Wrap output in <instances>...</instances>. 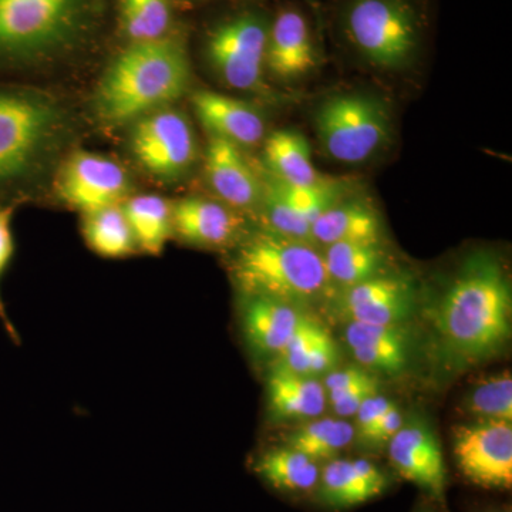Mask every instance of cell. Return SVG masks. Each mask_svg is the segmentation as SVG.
<instances>
[{
	"mask_svg": "<svg viewBox=\"0 0 512 512\" xmlns=\"http://www.w3.org/2000/svg\"><path fill=\"white\" fill-rule=\"evenodd\" d=\"M345 338L357 362L367 369L399 373L407 365L409 342L402 325L350 322Z\"/></svg>",
	"mask_w": 512,
	"mask_h": 512,
	"instance_id": "ffe728a7",
	"label": "cell"
},
{
	"mask_svg": "<svg viewBox=\"0 0 512 512\" xmlns=\"http://www.w3.org/2000/svg\"><path fill=\"white\" fill-rule=\"evenodd\" d=\"M383 224L379 212L370 202L343 198L312 227L313 242L323 247L340 242H382Z\"/></svg>",
	"mask_w": 512,
	"mask_h": 512,
	"instance_id": "44dd1931",
	"label": "cell"
},
{
	"mask_svg": "<svg viewBox=\"0 0 512 512\" xmlns=\"http://www.w3.org/2000/svg\"><path fill=\"white\" fill-rule=\"evenodd\" d=\"M123 211L137 249L148 255L163 254L165 245L174 235L170 202L158 195H136L126 201Z\"/></svg>",
	"mask_w": 512,
	"mask_h": 512,
	"instance_id": "484cf974",
	"label": "cell"
},
{
	"mask_svg": "<svg viewBox=\"0 0 512 512\" xmlns=\"http://www.w3.org/2000/svg\"><path fill=\"white\" fill-rule=\"evenodd\" d=\"M379 393V382L376 377L367 376L350 386L349 389L343 390L333 396H328V402L333 412L339 417L355 416L359 407L366 402L369 397Z\"/></svg>",
	"mask_w": 512,
	"mask_h": 512,
	"instance_id": "836d02e7",
	"label": "cell"
},
{
	"mask_svg": "<svg viewBox=\"0 0 512 512\" xmlns=\"http://www.w3.org/2000/svg\"><path fill=\"white\" fill-rule=\"evenodd\" d=\"M355 437V427L345 420L318 419L296 427L286 439V447L311 460H333Z\"/></svg>",
	"mask_w": 512,
	"mask_h": 512,
	"instance_id": "f1b7e54d",
	"label": "cell"
},
{
	"mask_svg": "<svg viewBox=\"0 0 512 512\" xmlns=\"http://www.w3.org/2000/svg\"><path fill=\"white\" fill-rule=\"evenodd\" d=\"M511 282L488 252L468 256L437 306L436 330L448 356L477 363L497 355L511 338Z\"/></svg>",
	"mask_w": 512,
	"mask_h": 512,
	"instance_id": "3957f363",
	"label": "cell"
},
{
	"mask_svg": "<svg viewBox=\"0 0 512 512\" xmlns=\"http://www.w3.org/2000/svg\"><path fill=\"white\" fill-rule=\"evenodd\" d=\"M15 211V204H0V282H2L3 275H5L6 269L12 262L13 254H15V237H13L12 228ZM0 320H2L10 338L18 340L15 326L10 322L8 313H6L2 293H0Z\"/></svg>",
	"mask_w": 512,
	"mask_h": 512,
	"instance_id": "d6a6232c",
	"label": "cell"
},
{
	"mask_svg": "<svg viewBox=\"0 0 512 512\" xmlns=\"http://www.w3.org/2000/svg\"><path fill=\"white\" fill-rule=\"evenodd\" d=\"M83 237L89 248L103 258H126L137 249L133 231L120 205L84 214Z\"/></svg>",
	"mask_w": 512,
	"mask_h": 512,
	"instance_id": "83f0119b",
	"label": "cell"
},
{
	"mask_svg": "<svg viewBox=\"0 0 512 512\" xmlns=\"http://www.w3.org/2000/svg\"><path fill=\"white\" fill-rule=\"evenodd\" d=\"M316 136L326 154L343 164H363L382 153L393 137L389 104L367 93H340L313 114Z\"/></svg>",
	"mask_w": 512,
	"mask_h": 512,
	"instance_id": "52a82bcc",
	"label": "cell"
},
{
	"mask_svg": "<svg viewBox=\"0 0 512 512\" xmlns=\"http://www.w3.org/2000/svg\"><path fill=\"white\" fill-rule=\"evenodd\" d=\"M204 171L207 183L222 204L235 211L259 210L262 180L259 171L242 153V148L211 137L205 148Z\"/></svg>",
	"mask_w": 512,
	"mask_h": 512,
	"instance_id": "9a60e30c",
	"label": "cell"
},
{
	"mask_svg": "<svg viewBox=\"0 0 512 512\" xmlns=\"http://www.w3.org/2000/svg\"><path fill=\"white\" fill-rule=\"evenodd\" d=\"M262 173L268 178L269 183L274 185L275 190L281 194L286 204L296 214L301 215L303 220L308 221L312 227L320 215L325 214L333 205L346 198V192H348L346 181L336 180V178L323 177L319 183L308 185V187H295V185L284 184L276 180L271 174L266 173L264 168H262Z\"/></svg>",
	"mask_w": 512,
	"mask_h": 512,
	"instance_id": "f546056e",
	"label": "cell"
},
{
	"mask_svg": "<svg viewBox=\"0 0 512 512\" xmlns=\"http://www.w3.org/2000/svg\"><path fill=\"white\" fill-rule=\"evenodd\" d=\"M77 136L69 104L37 87L0 80V204L37 194Z\"/></svg>",
	"mask_w": 512,
	"mask_h": 512,
	"instance_id": "7a4b0ae2",
	"label": "cell"
},
{
	"mask_svg": "<svg viewBox=\"0 0 512 512\" xmlns=\"http://www.w3.org/2000/svg\"><path fill=\"white\" fill-rule=\"evenodd\" d=\"M53 181L60 200L83 215L119 205L131 188L123 165L87 151L64 158Z\"/></svg>",
	"mask_w": 512,
	"mask_h": 512,
	"instance_id": "30bf717a",
	"label": "cell"
},
{
	"mask_svg": "<svg viewBox=\"0 0 512 512\" xmlns=\"http://www.w3.org/2000/svg\"><path fill=\"white\" fill-rule=\"evenodd\" d=\"M173 232L187 244L224 248L238 238L242 220L221 201L201 197L181 198L171 204Z\"/></svg>",
	"mask_w": 512,
	"mask_h": 512,
	"instance_id": "e0dca14e",
	"label": "cell"
},
{
	"mask_svg": "<svg viewBox=\"0 0 512 512\" xmlns=\"http://www.w3.org/2000/svg\"><path fill=\"white\" fill-rule=\"evenodd\" d=\"M318 43L305 13L286 6L271 16L265 72L281 82H295L319 67Z\"/></svg>",
	"mask_w": 512,
	"mask_h": 512,
	"instance_id": "7c38bea8",
	"label": "cell"
},
{
	"mask_svg": "<svg viewBox=\"0 0 512 512\" xmlns=\"http://www.w3.org/2000/svg\"><path fill=\"white\" fill-rule=\"evenodd\" d=\"M464 409L474 420L512 423V377L510 372L483 380L468 393Z\"/></svg>",
	"mask_w": 512,
	"mask_h": 512,
	"instance_id": "4dcf8cb0",
	"label": "cell"
},
{
	"mask_svg": "<svg viewBox=\"0 0 512 512\" xmlns=\"http://www.w3.org/2000/svg\"><path fill=\"white\" fill-rule=\"evenodd\" d=\"M504 512H510V511H504Z\"/></svg>",
	"mask_w": 512,
	"mask_h": 512,
	"instance_id": "f35d334b",
	"label": "cell"
},
{
	"mask_svg": "<svg viewBox=\"0 0 512 512\" xmlns=\"http://www.w3.org/2000/svg\"><path fill=\"white\" fill-rule=\"evenodd\" d=\"M130 151L141 168L165 181L185 177L198 160L194 128L185 114L173 107L134 121Z\"/></svg>",
	"mask_w": 512,
	"mask_h": 512,
	"instance_id": "9c48e42d",
	"label": "cell"
},
{
	"mask_svg": "<svg viewBox=\"0 0 512 512\" xmlns=\"http://www.w3.org/2000/svg\"><path fill=\"white\" fill-rule=\"evenodd\" d=\"M416 308V285L409 276L384 274L342 291L340 309L350 322L402 325Z\"/></svg>",
	"mask_w": 512,
	"mask_h": 512,
	"instance_id": "5bb4252c",
	"label": "cell"
},
{
	"mask_svg": "<svg viewBox=\"0 0 512 512\" xmlns=\"http://www.w3.org/2000/svg\"><path fill=\"white\" fill-rule=\"evenodd\" d=\"M367 376H369V373L363 367L352 366L342 370H332L326 377L325 384H323L326 396L343 392V390L349 389L350 386Z\"/></svg>",
	"mask_w": 512,
	"mask_h": 512,
	"instance_id": "8d00e7d4",
	"label": "cell"
},
{
	"mask_svg": "<svg viewBox=\"0 0 512 512\" xmlns=\"http://www.w3.org/2000/svg\"><path fill=\"white\" fill-rule=\"evenodd\" d=\"M403 423L402 412H400L399 407L394 406L389 413L384 414L383 419L376 426H373L359 439L370 448L384 446V444H389V441L393 439L394 434L400 430Z\"/></svg>",
	"mask_w": 512,
	"mask_h": 512,
	"instance_id": "d590c367",
	"label": "cell"
},
{
	"mask_svg": "<svg viewBox=\"0 0 512 512\" xmlns=\"http://www.w3.org/2000/svg\"><path fill=\"white\" fill-rule=\"evenodd\" d=\"M305 316L301 308L291 303L265 296H245L242 330L255 353L278 357Z\"/></svg>",
	"mask_w": 512,
	"mask_h": 512,
	"instance_id": "ac0fdd59",
	"label": "cell"
},
{
	"mask_svg": "<svg viewBox=\"0 0 512 512\" xmlns=\"http://www.w3.org/2000/svg\"><path fill=\"white\" fill-rule=\"evenodd\" d=\"M191 76L184 28L154 42L124 43L97 84L94 113L104 126L134 123L181 99Z\"/></svg>",
	"mask_w": 512,
	"mask_h": 512,
	"instance_id": "277c9868",
	"label": "cell"
},
{
	"mask_svg": "<svg viewBox=\"0 0 512 512\" xmlns=\"http://www.w3.org/2000/svg\"><path fill=\"white\" fill-rule=\"evenodd\" d=\"M111 19V0H0V80L90 59Z\"/></svg>",
	"mask_w": 512,
	"mask_h": 512,
	"instance_id": "6da1fadb",
	"label": "cell"
},
{
	"mask_svg": "<svg viewBox=\"0 0 512 512\" xmlns=\"http://www.w3.org/2000/svg\"><path fill=\"white\" fill-rule=\"evenodd\" d=\"M191 104L195 116L211 137L222 138L239 148L264 143L265 117L254 104L211 90L192 93Z\"/></svg>",
	"mask_w": 512,
	"mask_h": 512,
	"instance_id": "2e32d148",
	"label": "cell"
},
{
	"mask_svg": "<svg viewBox=\"0 0 512 512\" xmlns=\"http://www.w3.org/2000/svg\"><path fill=\"white\" fill-rule=\"evenodd\" d=\"M197 2H212V0H197Z\"/></svg>",
	"mask_w": 512,
	"mask_h": 512,
	"instance_id": "74e56055",
	"label": "cell"
},
{
	"mask_svg": "<svg viewBox=\"0 0 512 512\" xmlns=\"http://www.w3.org/2000/svg\"><path fill=\"white\" fill-rule=\"evenodd\" d=\"M323 255L330 284L342 291L376 276L389 274V255L382 242H340Z\"/></svg>",
	"mask_w": 512,
	"mask_h": 512,
	"instance_id": "d4e9b609",
	"label": "cell"
},
{
	"mask_svg": "<svg viewBox=\"0 0 512 512\" xmlns=\"http://www.w3.org/2000/svg\"><path fill=\"white\" fill-rule=\"evenodd\" d=\"M271 16L255 5L225 13L204 29L202 55L225 86L261 94L265 86V53Z\"/></svg>",
	"mask_w": 512,
	"mask_h": 512,
	"instance_id": "ba28073f",
	"label": "cell"
},
{
	"mask_svg": "<svg viewBox=\"0 0 512 512\" xmlns=\"http://www.w3.org/2000/svg\"><path fill=\"white\" fill-rule=\"evenodd\" d=\"M454 454L471 483L510 490L512 485V423L474 420L457 427Z\"/></svg>",
	"mask_w": 512,
	"mask_h": 512,
	"instance_id": "8fae6325",
	"label": "cell"
},
{
	"mask_svg": "<svg viewBox=\"0 0 512 512\" xmlns=\"http://www.w3.org/2000/svg\"><path fill=\"white\" fill-rule=\"evenodd\" d=\"M394 406H396V404L390 402L387 397L380 396L379 393L369 397L355 414V434H357V437H362L363 434H366L373 426H376V424L383 419L384 414L389 413Z\"/></svg>",
	"mask_w": 512,
	"mask_h": 512,
	"instance_id": "e575fe53",
	"label": "cell"
},
{
	"mask_svg": "<svg viewBox=\"0 0 512 512\" xmlns=\"http://www.w3.org/2000/svg\"><path fill=\"white\" fill-rule=\"evenodd\" d=\"M319 498L332 508H350L379 497L387 480L372 461L330 460L320 473Z\"/></svg>",
	"mask_w": 512,
	"mask_h": 512,
	"instance_id": "d6986e66",
	"label": "cell"
},
{
	"mask_svg": "<svg viewBox=\"0 0 512 512\" xmlns=\"http://www.w3.org/2000/svg\"><path fill=\"white\" fill-rule=\"evenodd\" d=\"M232 275L245 296H265L298 308L332 289L323 255L312 244L266 229L239 247Z\"/></svg>",
	"mask_w": 512,
	"mask_h": 512,
	"instance_id": "5b68a950",
	"label": "cell"
},
{
	"mask_svg": "<svg viewBox=\"0 0 512 512\" xmlns=\"http://www.w3.org/2000/svg\"><path fill=\"white\" fill-rule=\"evenodd\" d=\"M338 22L350 49L383 72L412 66L423 46L424 18L416 0H343Z\"/></svg>",
	"mask_w": 512,
	"mask_h": 512,
	"instance_id": "8992f818",
	"label": "cell"
},
{
	"mask_svg": "<svg viewBox=\"0 0 512 512\" xmlns=\"http://www.w3.org/2000/svg\"><path fill=\"white\" fill-rule=\"evenodd\" d=\"M266 484L286 493H302L318 485V463L291 447L272 448L259 456L254 466Z\"/></svg>",
	"mask_w": 512,
	"mask_h": 512,
	"instance_id": "4316f807",
	"label": "cell"
},
{
	"mask_svg": "<svg viewBox=\"0 0 512 512\" xmlns=\"http://www.w3.org/2000/svg\"><path fill=\"white\" fill-rule=\"evenodd\" d=\"M264 170L276 180L295 187L319 183L308 138L296 130H278L264 140Z\"/></svg>",
	"mask_w": 512,
	"mask_h": 512,
	"instance_id": "cb8c5ba5",
	"label": "cell"
},
{
	"mask_svg": "<svg viewBox=\"0 0 512 512\" xmlns=\"http://www.w3.org/2000/svg\"><path fill=\"white\" fill-rule=\"evenodd\" d=\"M124 43L154 42L183 29L177 0H111Z\"/></svg>",
	"mask_w": 512,
	"mask_h": 512,
	"instance_id": "7402d4cb",
	"label": "cell"
},
{
	"mask_svg": "<svg viewBox=\"0 0 512 512\" xmlns=\"http://www.w3.org/2000/svg\"><path fill=\"white\" fill-rule=\"evenodd\" d=\"M339 352L329 330L318 340L299 352L278 357L276 366L305 377H315L332 372L338 365Z\"/></svg>",
	"mask_w": 512,
	"mask_h": 512,
	"instance_id": "1f68e13d",
	"label": "cell"
},
{
	"mask_svg": "<svg viewBox=\"0 0 512 512\" xmlns=\"http://www.w3.org/2000/svg\"><path fill=\"white\" fill-rule=\"evenodd\" d=\"M269 410L278 420H313L325 412V387L313 377L275 366L268 379Z\"/></svg>",
	"mask_w": 512,
	"mask_h": 512,
	"instance_id": "603a6c76",
	"label": "cell"
},
{
	"mask_svg": "<svg viewBox=\"0 0 512 512\" xmlns=\"http://www.w3.org/2000/svg\"><path fill=\"white\" fill-rule=\"evenodd\" d=\"M394 470L434 498H443L447 474L443 450L436 433L423 420L413 419L400 427L389 441Z\"/></svg>",
	"mask_w": 512,
	"mask_h": 512,
	"instance_id": "4fadbf2b",
	"label": "cell"
}]
</instances>
